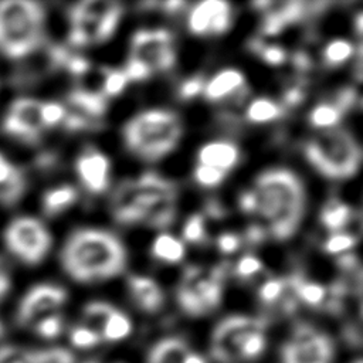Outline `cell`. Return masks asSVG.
I'll use <instances>...</instances> for the list:
<instances>
[{
    "label": "cell",
    "mask_w": 363,
    "mask_h": 363,
    "mask_svg": "<svg viewBox=\"0 0 363 363\" xmlns=\"http://www.w3.org/2000/svg\"><path fill=\"white\" fill-rule=\"evenodd\" d=\"M254 197V214L259 225L274 240H289L299 228L306 191L302 180L289 169L275 167L262 172L250 189Z\"/></svg>",
    "instance_id": "cell-1"
},
{
    "label": "cell",
    "mask_w": 363,
    "mask_h": 363,
    "mask_svg": "<svg viewBox=\"0 0 363 363\" xmlns=\"http://www.w3.org/2000/svg\"><path fill=\"white\" fill-rule=\"evenodd\" d=\"M68 277L81 284H94L121 275L128 254L118 235L101 228H81L65 241L60 254Z\"/></svg>",
    "instance_id": "cell-2"
},
{
    "label": "cell",
    "mask_w": 363,
    "mask_h": 363,
    "mask_svg": "<svg viewBox=\"0 0 363 363\" xmlns=\"http://www.w3.org/2000/svg\"><path fill=\"white\" fill-rule=\"evenodd\" d=\"M183 135L180 116L169 109H147L130 118L122 130L126 149L146 162H156L176 149Z\"/></svg>",
    "instance_id": "cell-3"
},
{
    "label": "cell",
    "mask_w": 363,
    "mask_h": 363,
    "mask_svg": "<svg viewBox=\"0 0 363 363\" xmlns=\"http://www.w3.org/2000/svg\"><path fill=\"white\" fill-rule=\"evenodd\" d=\"M45 38V10L33 0L0 1V52L21 60L37 51Z\"/></svg>",
    "instance_id": "cell-4"
},
{
    "label": "cell",
    "mask_w": 363,
    "mask_h": 363,
    "mask_svg": "<svg viewBox=\"0 0 363 363\" xmlns=\"http://www.w3.org/2000/svg\"><path fill=\"white\" fill-rule=\"evenodd\" d=\"M267 322L247 315H231L218 322L210 342L211 357L218 363L251 362L267 345Z\"/></svg>",
    "instance_id": "cell-5"
},
{
    "label": "cell",
    "mask_w": 363,
    "mask_h": 363,
    "mask_svg": "<svg viewBox=\"0 0 363 363\" xmlns=\"http://www.w3.org/2000/svg\"><path fill=\"white\" fill-rule=\"evenodd\" d=\"M303 152L309 164L332 180L353 177L362 164L360 145L345 129H329L311 138Z\"/></svg>",
    "instance_id": "cell-6"
},
{
    "label": "cell",
    "mask_w": 363,
    "mask_h": 363,
    "mask_svg": "<svg viewBox=\"0 0 363 363\" xmlns=\"http://www.w3.org/2000/svg\"><path fill=\"white\" fill-rule=\"evenodd\" d=\"M123 16L118 1L85 0L71 6L68 11V43L74 47L96 45L111 38Z\"/></svg>",
    "instance_id": "cell-7"
},
{
    "label": "cell",
    "mask_w": 363,
    "mask_h": 363,
    "mask_svg": "<svg viewBox=\"0 0 363 363\" xmlns=\"http://www.w3.org/2000/svg\"><path fill=\"white\" fill-rule=\"evenodd\" d=\"M223 277L221 268L206 271L200 267H187L176 292L180 309L193 318L217 309L223 299Z\"/></svg>",
    "instance_id": "cell-8"
},
{
    "label": "cell",
    "mask_w": 363,
    "mask_h": 363,
    "mask_svg": "<svg viewBox=\"0 0 363 363\" xmlns=\"http://www.w3.org/2000/svg\"><path fill=\"white\" fill-rule=\"evenodd\" d=\"M51 234L47 227L34 217L14 218L4 231L7 250L28 265L41 262L51 248Z\"/></svg>",
    "instance_id": "cell-9"
},
{
    "label": "cell",
    "mask_w": 363,
    "mask_h": 363,
    "mask_svg": "<svg viewBox=\"0 0 363 363\" xmlns=\"http://www.w3.org/2000/svg\"><path fill=\"white\" fill-rule=\"evenodd\" d=\"M333 342L309 323H298L281 350V363H330Z\"/></svg>",
    "instance_id": "cell-10"
},
{
    "label": "cell",
    "mask_w": 363,
    "mask_h": 363,
    "mask_svg": "<svg viewBox=\"0 0 363 363\" xmlns=\"http://www.w3.org/2000/svg\"><path fill=\"white\" fill-rule=\"evenodd\" d=\"M130 55L143 61L152 72L169 71L176 64L173 35L164 28H145L132 35Z\"/></svg>",
    "instance_id": "cell-11"
},
{
    "label": "cell",
    "mask_w": 363,
    "mask_h": 363,
    "mask_svg": "<svg viewBox=\"0 0 363 363\" xmlns=\"http://www.w3.org/2000/svg\"><path fill=\"white\" fill-rule=\"evenodd\" d=\"M67 291L52 284H40L33 286L21 299L17 309V320L20 325L31 326L38 319L57 313L65 303Z\"/></svg>",
    "instance_id": "cell-12"
},
{
    "label": "cell",
    "mask_w": 363,
    "mask_h": 363,
    "mask_svg": "<svg viewBox=\"0 0 363 363\" xmlns=\"http://www.w3.org/2000/svg\"><path fill=\"white\" fill-rule=\"evenodd\" d=\"M41 104L43 101L34 98L16 99L10 105L3 121L6 133L27 142H35L44 129Z\"/></svg>",
    "instance_id": "cell-13"
},
{
    "label": "cell",
    "mask_w": 363,
    "mask_h": 363,
    "mask_svg": "<svg viewBox=\"0 0 363 363\" xmlns=\"http://www.w3.org/2000/svg\"><path fill=\"white\" fill-rule=\"evenodd\" d=\"M233 21L231 4L221 0H206L194 4L187 16V27L196 35L224 34Z\"/></svg>",
    "instance_id": "cell-14"
},
{
    "label": "cell",
    "mask_w": 363,
    "mask_h": 363,
    "mask_svg": "<svg viewBox=\"0 0 363 363\" xmlns=\"http://www.w3.org/2000/svg\"><path fill=\"white\" fill-rule=\"evenodd\" d=\"M323 3H303V1H258L254 7L264 13L261 31L265 35H277L288 26L301 21L309 11H316Z\"/></svg>",
    "instance_id": "cell-15"
},
{
    "label": "cell",
    "mask_w": 363,
    "mask_h": 363,
    "mask_svg": "<svg viewBox=\"0 0 363 363\" xmlns=\"http://www.w3.org/2000/svg\"><path fill=\"white\" fill-rule=\"evenodd\" d=\"M75 172L82 186L94 194L104 193L111 180V162L95 147L85 149L75 162Z\"/></svg>",
    "instance_id": "cell-16"
},
{
    "label": "cell",
    "mask_w": 363,
    "mask_h": 363,
    "mask_svg": "<svg viewBox=\"0 0 363 363\" xmlns=\"http://www.w3.org/2000/svg\"><path fill=\"white\" fill-rule=\"evenodd\" d=\"M128 291L133 303L146 313H156L164 305V294L162 288L149 277L129 275Z\"/></svg>",
    "instance_id": "cell-17"
},
{
    "label": "cell",
    "mask_w": 363,
    "mask_h": 363,
    "mask_svg": "<svg viewBox=\"0 0 363 363\" xmlns=\"http://www.w3.org/2000/svg\"><path fill=\"white\" fill-rule=\"evenodd\" d=\"M247 94V84L244 75L238 69H223L216 74L204 85L203 95L210 102H220L230 96Z\"/></svg>",
    "instance_id": "cell-18"
},
{
    "label": "cell",
    "mask_w": 363,
    "mask_h": 363,
    "mask_svg": "<svg viewBox=\"0 0 363 363\" xmlns=\"http://www.w3.org/2000/svg\"><path fill=\"white\" fill-rule=\"evenodd\" d=\"M199 164L230 172L240 162V149L228 140H214L203 145L197 155Z\"/></svg>",
    "instance_id": "cell-19"
},
{
    "label": "cell",
    "mask_w": 363,
    "mask_h": 363,
    "mask_svg": "<svg viewBox=\"0 0 363 363\" xmlns=\"http://www.w3.org/2000/svg\"><path fill=\"white\" fill-rule=\"evenodd\" d=\"M26 191L24 173L0 153V204H16Z\"/></svg>",
    "instance_id": "cell-20"
},
{
    "label": "cell",
    "mask_w": 363,
    "mask_h": 363,
    "mask_svg": "<svg viewBox=\"0 0 363 363\" xmlns=\"http://www.w3.org/2000/svg\"><path fill=\"white\" fill-rule=\"evenodd\" d=\"M67 101L68 105L72 108V112H77L92 121L104 116L108 108L106 98L102 95V92H95L84 88H77L71 91L67 96Z\"/></svg>",
    "instance_id": "cell-21"
},
{
    "label": "cell",
    "mask_w": 363,
    "mask_h": 363,
    "mask_svg": "<svg viewBox=\"0 0 363 363\" xmlns=\"http://www.w3.org/2000/svg\"><path fill=\"white\" fill-rule=\"evenodd\" d=\"M288 286L296 296L298 302H303L313 308H323L328 299V288L306 279L302 274H292L286 278Z\"/></svg>",
    "instance_id": "cell-22"
},
{
    "label": "cell",
    "mask_w": 363,
    "mask_h": 363,
    "mask_svg": "<svg viewBox=\"0 0 363 363\" xmlns=\"http://www.w3.org/2000/svg\"><path fill=\"white\" fill-rule=\"evenodd\" d=\"M190 350L191 349L182 337H163L149 350L147 363H183Z\"/></svg>",
    "instance_id": "cell-23"
},
{
    "label": "cell",
    "mask_w": 363,
    "mask_h": 363,
    "mask_svg": "<svg viewBox=\"0 0 363 363\" xmlns=\"http://www.w3.org/2000/svg\"><path fill=\"white\" fill-rule=\"evenodd\" d=\"M353 217V210L345 201L333 197L328 200L320 211V223L329 231L342 233Z\"/></svg>",
    "instance_id": "cell-24"
},
{
    "label": "cell",
    "mask_w": 363,
    "mask_h": 363,
    "mask_svg": "<svg viewBox=\"0 0 363 363\" xmlns=\"http://www.w3.org/2000/svg\"><path fill=\"white\" fill-rule=\"evenodd\" d=\"M78 199V191L74 186L61 184L48 190L43 197V210L48 216H57L71 207Z\"/></svg>",
    "instance_id": "cell-25"
},
{
    "label": "cell",
    "mask_w": 363,
    "mask_h": 363,
    "mask_svg": "<svg viewBox=\"0 0 363 363\" xmlns=\"http://www.w3.org/2000/svg\"><path fill=\"white\" fill-rule=\"evenodd\" d=\"M152 254L156 259L169 264H176L184 258L186 248L184 244L176 237L167 233H162L155 238L152 244Z\"/></svg>",
    "instance_id": "cell-26"
},
{
    "label": "cell",
    "mask_w": 363,
    "mask_h": 363,
    "mask_svg": "<svg viewBox=\"0 0 363 363\" xmlns=\"http://www.w3.org/2000/svg\"><path fill=\"white\" fill-rule=\"evenodd\" d=\"M284 106L269 98H257L247 108L245 116L251 123H265L282 118Z\"/></svg>",
    "instance_id": "cell-27"
},
{
    "label": "cell",
    "mask_w": 363,
    "mask_h": 363,
    "mask_svg": "<svg viewBox=\"0 0 363 363\" xmlns=\"http://www.w3.org/2000/svg\"><path fill=\"white\" fill-rule=\"evenodd\" d=\"M130 332H132L130 319L123 312L115 308V311L108 318L106 323L101 330V337L102 340H106V342H118L129 336Z\"/></svg>",
    "instance_id": "cell-28"
},
{
    "label": "cell",
    "mask_w": 363,
    "mask_h": 363,
    "mask_svg": "<svg viewBox=\"0 0 363 363\" xmlns=\"http://www.w3.org/2000/svg\"><path fill=\"white\" fill-rule=\"evenodd\" d=\"M115 311V306L102 301H94L84 308V325L94 329L101 336V330L106 323L108 318Z\"/></svg>",
    "instance_id": "cell-29"
},
{
    "label": "cell",
    "mask_w": 363,
    "mask_h": 363,
    "mask_svg": "<svg viewBox=\"0 0 363 363\" xmlns=\"http://www.w3.org/2000/svg\"><path fill=\"white\" fill-rule=\"evenodd\" d=\"M343 115L333 102H322L309 112V122L315 128H333L342 121Z\"/></svg>",
    "instance_id": "cell-30"
},
{
    "label": "cell",
    "mask_w": 363,
    "mask_h": 363,
    "mask_svg": "<svg viewBox=\"0 0 363 363\" xmlns=\"http://www.w3.org/2000/svg\"><path fill=\"white\" fill-rule=\"evenodd\" d=\"M354 54V45L347 40H333L323 50V62L326 67H339Z\"/></svg>",
    "instance_id": "cell-31"
},
{
    "label": "cell",
    "mask_w": 363,
    "mask_h": 363,
    "mask_svg": "<svg viewBox=\"0 0 363 363\" xmlns=\"http://www.w3.org/2000/svg\"><path fill=\"white\" fill-rule=\"evenodd\" d=\"M31 326L38 336H41L43 339L51 340L61 335L62 328H64V320H62V316L57 312V313H51V315H47V316L38 319Z\"/></svg>",
    "instance_id": "cell-32"
},
{
    "label": "cell",
    "mask_w": 363,
    "mask_h": 363,
    "mask_svg": "<svg viewBox=\"0 0 363 363\" xmlns=\"http://www.w3.org/2000/svg\"><path fill=\"white\" fill-rule=\"evenodd\" d=\"M250 48L269 65H281L286 60V52L277 44H264L261 40H252Z\"/></svg>",
    "instance_id": "cell-33"
},
{
    "label": "cell",
    "mask_w": 363,
    "mask_h": 363,
    "mask_svg": "<svg viewBox=\"0 0 363 363\" xmlns=\"http://www.w3.org/2000/svg\"><path fill=\"white\" fill-rule=\"evenodd\" d=\"M128 78L123 69H113L105 68L104 69V85H102V95L106 96H116L123 92L128 85Z\"/></svg>",
    "instance_id": "cell-34"
},
{
    "label": "cell",
    "mask_w": 363,
    "mask_h": 363,
    "mask_svg": "<svg viewBox=\"0 0 363 363\" xmlns=\"http://www.w3.org/2000/svg\"><path fill=\"white\" fill-rule=\"evenodd\" d=\"M286 292V278H272L262 284L258 296L265 305H275L281 302Z\"/></svg>",
    "instance_id": "cell-35"
},
{
    "label": "cell",
    "mask_w": 363,
    "mask_h": 363,
    "mask_svg": "<svg viewBox=\"0 0 363 363\" xmlns=\"http://www.w3.org/2000/svg\"><path fill=\"white\" fill-rule=\"evenodd\" d=\"M69 340L78 349H91V347H95L96 345H99L102 342V337L94 329H91L82 323V325L74 326L71 329Z\"/></svg>",
    "instance_id": "cell-36"
},
{
    "label": "cell",
    "mask_w": 363,
    "mask_h": 363,
    "mask_svg": "<svg viewBox=\"0 0 363 363\" xmlns=\"http://www.w3.org/2000/svg\"><path fill=\"white\" fill-rule=\"evenodd\" d=\"M206 225H204V217L201 214H191L183 227V238L189 242L200 244L206 241Z\"/></svg>",
    "instance_id": "cell-37"
},
{
    "label": "cell",
    "mask_w": 363,
    "mask_h": 363,
    "mask_svg": "<svg viewBox=\"0 0 363 363\" xmlns=\"http://www.w3.org/2000/svg\"><path fill=\"white\" fill-rule=\"evenodd\" d=\"M35 363H75L74 354L64 347L34 350Z\"/></svg>",
    "instance_id": "cell-38"
},
{
    "label": "cell",
    "mask_w": 363,
    "mask_h": 363,
    "mask_svg": "<svg viewBox=\"0 0 363 363\" xmlns=\"http://www.w3.org/2000/svg\"><path fill=\"white\" fill-rule=\"evenodd\" d=\"M356 244V237L349 233H335L323 242V251L328 254H340Z\"/></svg>",
    "instance_id": "cell-39"
},
{
    "label": "cell",
    "mask_w": 363,
    "mask_h": 363,
    "mask_svg": "<svg viewBox=\"0 0 363 363\" xmlns=\"http://www.w3.org/2000/svg\"><path fill=\"white\" fill-rule=\"evenodd\" d=\"M227 173L218 170V169H214V167H210V166H204V164H197L196 169H194V179L196 182L200 184V186H204V187H216L218 186L224 177H225Z\"/></svg>",
    "instance_id": "cell-40"
},
{
    "label": "cell",
    "mask_w": 363,
    "mask_h": 363,
    "mask_svg": "<svg viewBox=\"0 0 363 363\" xmlns=\"http://www.w3.org/2000/svg\"><path fill=\"white\" fill-rule=\"evenodd\" d=\"M65 115H67L65 106L58 102H43L41 104V119H43L44 128L62 123Z\"/></svg>",
    "instance_id": "cell-41"
},
{
    "label": "cell",
    "mask_w": 363,
    "mask_h": 363,
    "mask_svg": "<svg viewBox=\"0 0 363 363\" xmlns=\"http://www.w3.org/2000/svg\"><path fill=\"white\" fill-rule=\"evenodd\" d=\"M0 363H35L34 352L16 346H1Z\"/></svg>",
    "instance_id": "cell-42"
},
{
    "label": "cell",
    "mask_w": 363,
    "mask_h": 363,
    "mask_svg": "<svg viewBox=\"0 0 363 363\" xmlns=\"http://www.w3.org/2000/svg\"><path fill=\"white\" fill-rule=\"evenodd\" d=\"M123 72L128 78V81H145L152 77V69L139 58L129 55L126 65L123 68Z\"/></svg>",
    "instance_id": "cell-43"
},
{
    "label": "cell",
    "mask_w": 363,
    "mask_h": 363,
    "mask_svg": "<svg viewBox=\"0 0 363 363\" xmlns=\"http://www.w3.org/2000/svg\"><path fill=\"white\" fill-rule=\"evenodd\" d=\"M204 85H206V79H204L203 75H193V77H190V78H187L186 81L182 82V85L179 86L177 95L183 101L193 99L197 95L203 94Z\"/></svg>",
    "instance_id": "cell-44"
},
{
    "label": "cell",
    "mask_w": 363,
    "mask_h": 363,
    "mask_svg": "<svg viewBox=\"0 0 363 363\" xmlns=\"http://www.w3.org/2000/svg\"><path fill=\"white\" fill-rule=\"evenodd\" d=\"M62 125L65 126V129L68 130H89V129H95L98 128V122L92 121L89 118H85L77 112H68L62 121Z\"/></svg>",
    "instance_id": "cell-45"
},
{
    "label": "cell",
    "mask_w": 363,
    "mask_h": 363,
    "mask_svg": "<svg viewBox=\"0 0 363 363\" xmlns=\"http://www.w3.org/2000/svg\"><path fill=\"white\" fill-rule=\"evenodd\" d=\"M262 269V262L254 255H244L235 267V275L240 278H250Z\"/></svg>",
    "instance_id": "cell-46"
},
{
    "label": "cell",
    "mask_w": 363,
    "mask_h": 363,
    "mask_svg": "<svg viewBox=\"0 0 363 363\" xmlns=\"http://www.w3.org/2000/svg\"><path fill=\"white\" fill-rule=\"evenodd\" d=\"M343 113H346L356 102H357V92L353 88H343L340 89L335 99L332 101Z\"/></svg>",
    "instance_id": "cell-47"
},
{
    "label": "cell",
    "mask_w": 363,
    "mask_h": 363,
    "mask_svg": "<svg viewBox=\"0 0 363 363\" xmlns=\"http://www.w3.org/2000/svg\"><path fill=\"white\" fill-rule=\"evenodd\" d=\"M91 68V64L86 58L81 57V55H77V54H71L64 69H67L69 74L75 75V77H79V75H84L85 72H88Z\"/></svg>",
    "instance_id": "cell-48"
},
{
    "label": "cell",
    "mask_w": 363,
    "mask_h": 363,
    "mask_svg": "<svg viewBox=\"0 0 363 363\" xmlns=\"http://www.w3.org/2000/svg\"><path fill=\"white\" fill-rule=\"evenodd\" d=\"M240 242H241L240 237L234 233H223L217 237V247L224 254L235 252L240 247Z\"/></svg>",
    "instance_id": "cell-49"
},
{
    "label": "cell",
    "mask_w": 363,
    "mask_h": 363,
    "mask_svg": "<svg viewBox=\"0 0 363 363\" xmlns=\"http://www.w3.org/2000/svg\"><path fill=\"white\" fill-rule=\"evenodd\" d=\"M303 98H305V91L301 86L295 85V86H291L289 89L285 91V94H284V104L285 105H291V106L299 105L303 101Z\"/></svg>",
    "instance_id": "cell-50"
},
{
    "label": "cell",
    "mask_w": 363,
    "mask_h": 363,
    "mask_svg": "<svg viewBox=\"0 0 363 363\" xmlns=\"http://www.w3.org/2000/svg\"><path fill=\"white\" fill-rule=\"evenodd\" d=\"M267 233L265 230L259 225V224H254V225H250V228L247 230L245 233V238L251 242V244H259L264 238H265Z\"/></svg>",
    "instance_id": "cell-51"
},
{
    "label": "cell",
    "mask_w": 363,
    "mask_h": 363,
    "mask_svg": "<svg viewBox=\"0 0 363 363\" xmlns=\"http://www.w3.org/2000/svg\"><path fill=\"white\" fill-rule=\"evenodd\" d=\"M294 62L299 69H309L311 68V60L303 52H296L294 55Z\"/></svg>",
    "instance_id": "cell-52"
},
{
    "label": "cell",
    "mask_w": 363,
    "mask_h": 363,
    "mask_svg": "<svg viewBox=\"0 0 363 363\" xmlns=\"http://www.w3.org/2000/svg\"><path fill=\"white\" fill-rule=\"evenodd\" d=\"M207 213H208L210 216H213V217L220 218V217L224 216V208H223V206H221L220 203L210 201V203L207 204Z\"/></svg>",
    "instance_id": "cell-53"
},
{
    "label": "cell",
    "mask_w": 363,
    "mask_h": 363,
    "mask_svg": "<svg viewBox=\"0 0 363 363\" xmlns=\"http://www.w3.org/2000/svg\"><path fill=\"white\" fill-rule=\"evenodd\" d=\"M9 288H10V278L0 267V298H3L6 295Z\"/></svg>",
    "instance_id": "cell-54"
},
{
    "label": "cell",
    "mask_w": 363,
    "mask_h": 363,
    "mask_svg": "<svg viewBox=\"0 0 363 363\" xmlns=\"http://www.w3.org/2000/svg\"><path fill=\"white\" fill-rule=\"evenodd\" d=\"M183 363H206V360H204L199 353L190 350V352L186 354Z\"/></svg>",
    "instance_id": "cell-55"
},
{
    "label": "cell",
    "mask_w": 363,
    "mask_h": 363,
    "mask_svg": "<svg viewBox=\"0 0 363 363\" xmlns=\"http://www.w3.org/2000/svg\"><path fill=\"white\" fill-rule=\"evenodd\" d=\"M356 31H357V35H360L362 34V13H359L357 16H356Z\"/></svg>",
    "instance_id": "cell-56"
},
{
    "label": "cell",
    "mask_w": 363,
    "mask_h": 363,
    "mask_svg": "<svg viewBox=\"0 0 363 363\" xmlns=\"http://www.w3.org/2000/svg\"><path fill=\"white\" fill-rule=\"evenodd\" d=\"M3 332H4V328H3V325H1V322H0V337L3 336Z\"/></svg>",
    "instance_id": "cell-57"
},
{
    "label": "cell",
    "mask_w": 363,
    "mask_h": 363,
    "mask_svg": "<svg viewBox=\"0 0 363 363\" xmlns=\"http://www.w3.org/2000/svg\"><path fill=\"white\" fill-rule=\"evenodd\" d=\"M353 363H362V360H360V359H357V360H356V362H353Z\"/></svg>",
    "instance_id": "cell-58"
}]
</instances>
